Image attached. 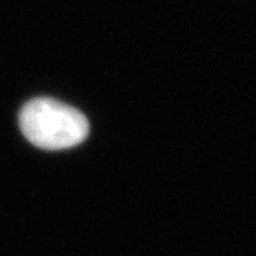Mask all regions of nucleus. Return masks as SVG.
<instances>
[{
    "instance_id": "f257e3e1",
    "label": "nucleus",
    "mask_w": 256,
    "mask_h": 256,
    "mask_svg": "<svg viewBox=\"0 0 256 256\" xmlns=\"http://www.w3.org/2000/svg\"><path fill=\"white\" fill-rule=\"evenodd\" d=\"M20 128L25 138L44 150H65L85 140L88 119L66 104L50 98L30 100L20 112Z\"/></svg>"
}]
</instances>
